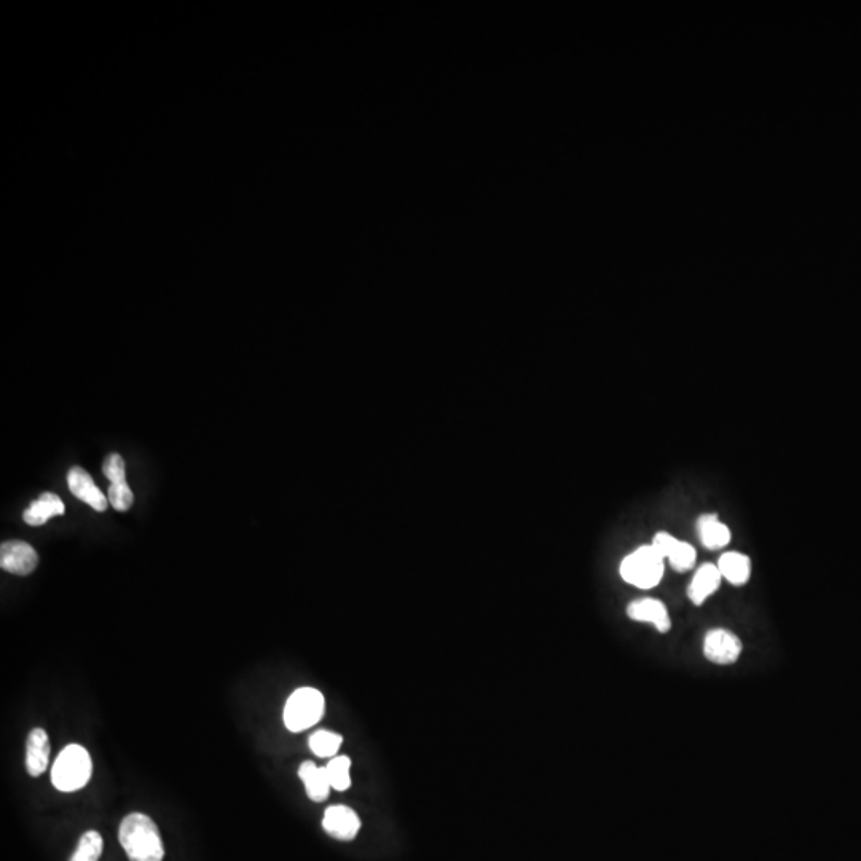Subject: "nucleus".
<instances>
[{"label":"nucleus","instance_id":"nucleus-1","mask_svg":"<svg viewBox=\"0 0 861 861\" xmlns=\"http://www.w3.org/2000/svg\"><path fill=\"white\" fill-rule=\"evenodd\" d=\"M118 841L130 861H163L165 857L160 831L147 815H126L118 830Z\"/></svg>","mask_w":861,"mask_h":861},{"label":"nucleus","instance_id":"nucleus-2","mask_svg":"<svg viewBox=\"0 0 861 861\" xmlns=\"http://www.w3.org/2000/svg\"><path fill=\"white\" fill-rule=\"evenodd\" d=\"M91 772L93 763L88 751L80 745H67L53 764L52 782L56 790L74 793L90 782Z\"/></svg>","mask_w":861,"mask_h":861},{"label":"nucleus","instance_id":"nucleus-3","mask_svg":"<svg viewBox=\"0 0 861 861\" xmlns=\"http://www.w3.org/2000/svg\"><path fill=\"white\" fill-rule=\"evenodd\" d=\"M664 560L653 544L638 547L622 560V579L638 589H653L664 576Z\"/></svg>","mask_w":861,"mask_h":861},{"label":"nucleus","instance_id":"nucleus-4","mask_svg":"<svg viewBox=\"0 0 861 861\" xmlns=\"http://www.w3.org/2000/svg\"><path fill=\"white\" fill-rule=\"evenodd\" d=\"M326 710L323 692L315 688H299L292 692L284 707V724L291 732H302L321 721Z\"/></svg>","mask_w":861,"mask_h":861},{"label":"nucleus","instance_id":"nucleus-5","mask_svg":"<svg viewBox=\"0 0 861 861\" xmlns=\"http://www.w3.org/2000/svg\"><path fill=\"white\" fill-rule=\"evenodd\" d=\"M704 654L713 664H734L742 654V641L729 630H710L705 635Z\"/></svg>","mask_w":861,"mask_h":861},{"label":"nucleus","instance_id":"nucleus-6","mask_svg":"<svg viewBox=\"0 0 861 861\" xmlns=\"http://www.w3.org/2000/svg\"><path fill=\"white\" fill-rule=\"evenodd\" d=\"M39 565V555L31 544L7 541L0 547V567L8 573L28 576Z\"/></svg>","mask_w":861,"mask_h":861},{"label":"nucleus","instance_id":"nucleus-7","mask_svg":"<svg viewBox=\"0 0 861 861\" xmlns=\"http://www.w3.org/2000/svg\"><path fill=\"white\" fill-rule=\"evenodd\" d=\"M323 828L337 841H353L361 830V820L350 807L331 806L324 812Z\"/></svg>","mask_w":861,"mask_h":861},{"label":"nucleus","instance_id":"nucleus-8","mask_svg":"<svg viewBox=\"0 0 861 861\" xmlns=\"http://www.w3.org/2000/svg\"><path fill=\"white\" fill-rule=\"evenodd\" d=\"M67 487L71 490L75 498H79L83 503L95 509L98 512H104L109 506V500L98 487L95 480L88 474L85 469L80 466H74L67 472Z\"/></svg>","mask_w":861,"mask_h":861},{"label":"nucleus","instance_id":"nucleus-9","mask_svg":"<svg viewBox=\"0 0 861 861\" xmlns=\"http://www.w3.org/2000/svg\"><path fill=\"white\" fill-rule=\"evenodd\" d=\"M653 546L661 552L664 559L669 560L670 565L677 571L691 570L696 563V549L691 544L680 541L665 531L654 536Z\"/></svg>","mask_w":861,"mask_h":861},{"label":"nucleus","instance_id":"nucleus-10","mask_svg":"<svg viewBox=\"0 0 861 861\" xmlns=\"http://www.w3.org/2000/svg\"><path fill=\"white\" fill-rule=\"evenodd\" d=\"M627 614L633 621L654 624L656 629L662 633L669 632L670 627H672L669 611L665 608L664 603L659 602L656 598L635 600L627 606Z\"/></svg>","mask_w":861,"mask_h":861},{"label":"nucleus","instance_id":"nucleus-11","mask_svg":"<svg viewBox=\"0 0 861 861\" xmlns=\"http://www.w3.org/2000/svg\"><path fill=\"white\" fill-rule=\"evenodd\" d=\"M50 758V740L44 729H34L26 744V769L31 777H40L47 771Z\"/></svg>","mask_w":861,"mask_h":861},{"label":"nucleus","instance_id":"nucleus-12","mask_svg":"<svg viewBox=\"0 0 861 861\" xmlns=\"http://www.w3.org/2000/svg\"><path fill=\"white\" fill-rule=\"evenodd\" d=\"M721 576L720 570L712 563H705L697 570L692 578L691 586L688 589V597L694 605H702L710 595L715 594L716 590L720 589Z\"/></svg>","mask_w":861,"mask_h":861},{"label":"nucleus","instance_id":"nucleus-13","mask_svg":"<svg viewBox=\"0 0 861 861\" xmlns=\"http://www.w3.org/2000/svg\"><path fill=\"white\" fill-rule=\"evenodd\" d=\"M299 777L305 785L307 796L315 803H323L329 798L332 787L327 779L326 767H318L311 761H305L299 767Z\"/></svg>","mask_w":861,"mask_h":861},{"label":"nucleus","instance_id":"nucleus-14","mask_svg":"<svg viewBox=\"0 0 861 861\" xmlns=\"http://www.w3.org/2000/svg\"><path fill=\"white\" fill-rule=\"evenodd\" d=\"M64 511H66V508H64L63 500L58 495H55V493H42L39 500L34 501L23 512V519L24 522L32 525V527H40V525H44L52 517L63 516Z\"/></svg>","mask_w":861,"mask_h":861},{"label":"nucleus","instance_id":"nucleus-15","mask_svg":"<svg viewBox=\"0 0 861 861\" xmlns=\"http://www.w3.org/2000/svg\"><path fill=\"white\" fill-rule=\"evenodd\" d=\"M697 530H699L700 541L707 549H721L728 546L731 541V531L729 528L718 520L716 514H707V516L699 517L697 522Z\"/></svg>","mask_w":861,"mask_h":861},{"label":"nucleus","instance_id":"nucleus-16","mask_svg":"<svg viewBox=\"0 0 861 861\" xmlns=\"http://www.w3.org/2000/svg\"><path fill=\"white\" fill-rule=\"evenodd\" d=\"M718 570H720L721 576L728 579L734 586H744L745 582L750 579V559L747 555L739 554V552H726V554L721 555Z\"/></svg>","mask_w":861,"mask_h":861},{"label":"nucleus","instance_id":"nucleus-17","mask_svg":"<svg viewBox=\"0 0 861 861\" xmlns=\"http://www.w3.org/2000/svg\"><path fill=\"white\" fill-rule=\"evenodd\" d=\"M343 744V737L340 734H335L331 731H316L308 740L310 750L315 753L318 758H335L337 751L340 750Z\"/></svg>","mask_w":861,"mask_h":861},{"label":"nucleus","instance_id":"nucleus-18","mask_svg":"<svg viewBox=\"0 0 861 861\" xmlns=\"http://www.w3.org/2000/svg\"><path fill=\"white\" fill-rule=\"evenodd\" d=\"M351 759L348 756H335L326 766L327 779L332 790L346 791L351 787Z\"/></svg>","mask_w":861,"mask_h":861},{"label":"nucleus","instance_id":"nucleus-19","mask_svg":"<svg viewBox=\"0 0 861 861\" xmlns=\"http://www.w3.org/2000/svg\"><path fill=\"white\" fill-rule=\"evenodd\" d=\"M103 847L101 834L98 831H88L80 838L79 846L69 861H98L103 854Z\"/></svg>","mask_w":861,"mask_h":861},{"label":"nucleus","instance_id":"nucleus-20","mask_svg":"<svg viewBox=\"0 0 861 861\" xmlns=\"http://www.w3.org/2000/svg\"><path fill=\"white\" fill-rule=\"evenodd\" d=\"M107 493H109V503H111L117 511H128V509L131 508V504H133L134 501V495L133 492H131L130 485L126 484V482H122V484H111L109 492Z\"/></svg>","mask_w":861,"mask_h":861},{"label":"nucleus","instance_id":"nucleus-21","mask_svg":"<svg viewBox=\"0 0 861 861\" xmlns=\"http://www.w3.org/2000/svg\"><path fill=\"white\" fill-rule=\"evenodd\" d=\"M103 472L104 476L111 480V484L126 482L125 460L118 453H111L104 460Z\"/></svg>","mask_w":861,"mask_h":861}]
</instances>
